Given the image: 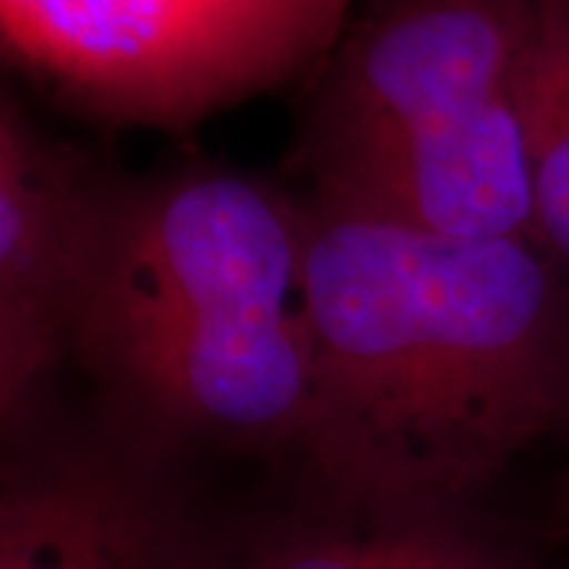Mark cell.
<instances>
[{
    "mask_svg": "<svg viewBox=\"0 0 569 569\" xmlns=\"http://www.w3.org/2000/svg\"><path fill=\"white\" fill-rule=\"evenodd\" d=\"M557 529L569 538V471L563 478V488H560V503H557Z\"/></svg>",
    "mask_w": 569,
    "mask_h": 569,
    "instance_id": "30bf717a",
    "label": "cell"
},
{
    "mask_svg": "<svg viewBox=\"0 0 569 569\" xmlns=\"http://www.w3.org/2000/svg\"><path fill=\"white\" fill-rule=\"evenodd\" d=\"M531 164V238L569 279V0H541L519 77Z\"/></svg>",
    "mask_w": 569,
    "mask_h": 569,
    "instance_id": "ba28073f",
    "label": "cell"
},
{
    "mask_svg": "<svg viewBox=\"0 0 569 569\" xmlns=\"http://www.w3.org/2000/svg\"><path fill=\"white\" fill-rule=\"evenodd\" d=\"M238 557L156 456L54 449L7 466L0 569H234Z\"/></svg>",
    "mask_w": 569,
    "mask_h": 569,
    "instance_id": "5b68a950",
    "label": "cell"
},
{
    "mask_svg": "<svg viewBox=\"0 0 569 569\" xmlns=\"http://www.w3.org/2000/svg\"><path fill=\"white\" fill-rule=\"evenodd\" d=\"M238 96L269 86L336 39L348 0H190Z\"/></svg>",
    "mask_w": 569,
    "mask_h": 569,
    "instance_id": "9c48e42d",
    "label": "cell"
},
{
    "mask_svg": "<svg viewBox=\"0 0 569 569\" xmlns=\"http://www.w3.org/2000/svg\"><path fill=\"white\" fill-rule=\"evenodd\" d=\"M73 358L121 440L298 447L310 408L307 206L224 168L118 181Z\"/></svg>",
    "mask_w": 569,
    "mask_h": 569,
    "instance_id": "7a4b0ae2",
    "label": "cell"
},
{
    "mask_svg": "<svg viewBox=\"0 0 569 569\" xmlns=\"http://www.w3.org/2000/svg\"><path fill=\"white\" fill-rule=\"evenodd\" d=\"M7 48L89 108L187 123L241 99L190 0H0Z\"/></svg>",
    "mask_w": 569,
    "mask_h": 569,
    "instance_id": "8992f818",
    "label": "cell"
},
{
    "mask_svg": "<svg viewBox=\"0 0 569 569\" xmlns=\"http://www.w3.org/2000/svg\"><path fill=\"white\" fill-rule=\"evenodd\" d=\"M541 0H370L307 108L310 203L437 238H531L519 77Z\"/></svg>",
    "mask_w": 569,
    "mask_h": 569,
    "instance_id": "3957f363",
    "label": "cell"
},
{
    "mask_svg": "<svg viewBox=\"0 0 569 569\" xmlns=\"http://www.w3.org/2000/svg\"><path fill=\"white\" fill-rule=\"evenodd\" d=\"M485 569H526V560H522V557H519L512 548H507L500 557H497V560H490Z\"/></svg>",
    "mask_w": 569,
    "mask_h": 569,
    "instance_id": "8fae6325",
    "label": "cell"
},
{
    "mask_svg": "<svg viewBox=\"0 0 569 569\" xmlns=\"http://www.w3.org/2000/svg\"><path fill=\"white\" fill-rule=\"evenodd\" d=\"M114 178L44 133L17 99L0 104V411L22 425L73 358Z\"/></svg>",
    "mask_w": 569,
    "mask_h": 569,
    "instance_id": "277c9868",
    "label": "cell"
},
{
    "mask_svg": "<svg viewBox=\"0 0 569 569\" xmlns=\"http://www.w3.org/2000/svg\"><path fill=\"white\" fill-rule=\"evenodd\" d=\"M310 408L336 519L462 516L569 427V279L531 238L459 241L307 206Z\"/></svg>",
    "mask_w": 569,
    "mask_h": 569,
    "instance_id": "6da1fadb",
    "label": "cell"
},
{
    "mask_svg": "<svg viewBox=\"0 0 569 569\" xmlns=\"http://www.w3.org/2000/svg\"><path fill=\"white\" fill-rule=\"evenodd\" d=\"M509 545L468 512L430 519H329L272 535L234 569H485Z\"/></svg>",
    "mask_w": 569,
    "mask_h": 569,
    "instance_id": "52a82bcc",
    "label": "cell"
}]
</instances>
